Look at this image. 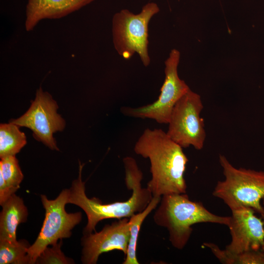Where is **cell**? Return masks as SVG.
<instances>
[{"label": "cell", "mask_w": 264, "mask_h": 264, "mask_svg": "<svg viewBox=\"0 0 264 264\" xmlns=\"http://www.w3.org/2000/svg\"><path fill=\"white\" fill-rule=\"evenodd\" d=\"M134 151L148 158L151 180L147 188L153 197L186 193L184 178L188 159L182 148L160 129H146L136 142Z\"/></svg>", "instance_id": "obj_1"}, {"label": "cell", "mask_w": 264, "mask_h": 264, "mask_svg": "<svg viewBox=\"0 0 264 264\" xmlns=\"http://www.w3.org/2000/svg\"><path fill=\"white\" fill-rule=\"evenodd\" d=\"M125 171L127 188L132 190L130 198L124 201L103 203L96 198H88L85 192V183L82 180L84 164L79 162V176L69 189L68 203L80 207L86 213L88 222L84 229L85 235L95 230L97 223L105 219L130 218L143 211L152 200L153 196L150 190L142 188L143 174L134 158L126 156L123 160Z\"/></svg>", "instance_id": "obj_2"}, {"label": "cell", "mask_w": 264, "mask_h": 264, "mask_svg": "<svg viewBox=\"0 0 264 264\" xmlns=\"http://www.w3.org/2000/svg\"><path fill=\"white\" fill-rule=\"evenodd\" d=\"M153 219L155 224L167 229L172 245L182 249L190 238L193 225L213 223L228 226L230 217L212 213L201 203L190 200L184 193L162 196Z\"/></svg>", "instance_id": "obj_3"}, {"label": "cell", "mask_w": 264, "mask_h": 264, "mask_svg": "<svg viewBox=\"0 0 264 264\" xmlns=\"http://www.w3.org/2000/svg\"><path fill=\"white\" fill-rule=\"evenodd\" d=\"M224 179L218 181L213 195L230 210L248 207L261 214L264 198V171L234 167L223 155L219 156Z\"/></svg>", "instance_id": "obj_4"}, {"label": "cell", "mask_w": 264, "mask_h": 264, "mask_svg": "<svg viewBox=\"0 0 264 264\" xmlns=\"http://www.w3.org/2000/svg\"><path fill=\"white\" fill-rule=\"evenodd\" d=\"M159 10L156 3L150 2L144 5L138 14H134L128 9H122L113 15L112 20L113 43L120 56L129 59L137 53L145 66L150 65L149 23Z\"/></svg>", "instance_id": "obj_5"}, {"label": "cell", "mask_w": 264, "mask_h": 264, "mask_svg": "<svg viewBox=\"0 0 264 264\" xmlns=\"http://www.w3.org/2000/svg\"><path fill=\"white\" fill-rule=\"evenodd\" d=\"M69 189L63 190L55 199H48L45 195L41 196L45 211L43 226L36 241L27 251L29 264H35L39 256L49 245L57 243L59 240L71 235V230L82 220L80 212L68 213L65 206L68 203Z\"/></svg>", "instance_id": "obj_6"}, {"label": "cell", "mask_w": 264, "mask_h": 264, "mask_svg": "<svg viewBox=\"0 0 264 264\" xmlns=\"http://www.w3.org/2000/svg\"><path fill=\"white\" fill-rule=\"evenodd\" d=\"M203 108L200 95L190 89L173 108L168 136L183 148L192 146L201 150L206 138L204 120L200 117Z\"/></svg>", "instance_id": "obj_7"}, {"label": "cell", "mask_w": 264, "mask_h": 264, "mask_svg": "<svg viewBox=\"0 0 264 264\" xmlns=\"http://www.w3.org/2000/svg\"><path fill=\"white\" fill-rule=\"evenodd\" d=\"M179 59V52L172 49L165 62V79L156 101L138 108L123 107L121 112L129 117L152 119L159 124H168L175 104L190 89L178 75Z\"/></svg>", "instance_id": "obj_8"}, {"label": "cell", "mask_w": 264, "mask_h": 264, "mask_svg": "<svg viewBox=\"0 0 264 264\" xmlns=\"http://www.w3.org/2000/svg\"><path fill=\"white\" fill-rule=\"evenodd\" d=\"M58 108L51 95L40 88L37 90L35 99L28 110L9 122L30 129L36 140L52 150H59L53 134L63 131L66 124L64 119L57 113Z\"/></svg>", "instance_id": "obj_9"}, {"label": "cell", "mask_w": 264, "mask_h": 264, "mask_svg": "<svg viewBox=\"0 0 264 264\" xmlns=\"http://www.w3.org/2000/svg\"><path fill=\"white\" fill-rule=\"evenodd\" d=\"M129 218L118 219L105 225L99 232L85 235L82 239V261L85 264H95L99 256L113 250L126 255L130 235Z\"/></svg>", "instance_id": "obj_10"}, {"label": "cell", "mask_w": 264, "mask_h": 264, "mask_svg": "<svg viewBox=\"0 0 264 264\" xmlns=\"http://www.w3.org/2000/svg\"><path fill=\"white\" fill-rule=\"evenodd\" d=\"M228 227L231 241L225 249L232 253H240L261 249L264 243V224L255 212L248 207L231 211Z\"/></svg>", "instance_id": "obj_11"}, {"label": "cell", "mask_w": 264, "mask_h": 264, "mask_svg": "<svg viewBox=\"0 0 264 264\" xmlns=\"http://www.w3.org/2000/svg\"><path fill=\"white\" fill-rule=\"evenodd\" d=\"M94 0H28L26 7L25 27L32 30L44 19L61 18Z\"/></svg>", "instance_id": "obj_12"}, {"label": "cell", "mask_w": 264, "mask_h": 264, "mask_svg": "<svg viewBox=\"0 0 264 264\" xmlns=\"http://www.w3.org/2000/svg\"><path fill=\"white\" fill-rule=\"evenodd\" d=\"M0 216V241L17 242L18 226L26 221L28 211L23 200L15 194L2 205Z\"/></svg>", "instance_id": "obj_13"}, {"label": "cell", "mask_w": 264, "mask_h": 264, "mask_svg": "<svg viewBox=\"0 0 264 264\" xmlns=\"http://www.w3.org/2000/svg\"><path fill=\"white\" fill-rule=\"evenodd\" d=\"M161 197H153L147 207L142 212L129 218L130 235L128 249L123 264H139L136 256L137 240L141 225L146 218L159 204Z\"/></svg>", "instance_id": "obj_14"}, {"label": "cell", "mask_w": 264, "mask_h": 264, "mask_svg": "<svg viewBox=\"0 0 264 264\" xmlns=\"http://www.w3.org/2000/svg\"><path fill=\"white\" fill-rule=\"evenodd\" d=\"M219 261L225 264H264V251L262 249L232 253L221 249L212 242H204Z\"/></svg>", "instance_id": "obj_15"}, {"label": "cell", "mask_w": 264, "mask_h": 264, "mask_svg": "<svg viewBox=\"0 0 264 264\" xmlns=\"http://www.w3.org/2000/svg\"><path fill=\"white\" fill-rule=\"evenodd\" d=\"M17 125L10 123L0 125V157L15 155L26 144L24 133Z\"/></svg>", "instance_id": "obj_16"}, {"label": "cell", "mask_w": 264, "mask_h": 264, "mask_svg": "<svg viewBox=\"0 0 264 264\" xmlns=\"http://www.w3.org/2000/svg\"><path fill=\"white\" fill-rule=\"evenodd\" d=\"M30 246L24 240L17 242L0 241V264H29L27 251Z\"/></svg>", "instance_id": "obj_17"}, {"label": "cell", "mask_w": 264, "mask_h": 264, "mask_svg": "<svg viewBox=\"0 0 264 264\" xmlns=\"http://www.w3.org/2000/svg\"><path fill=\"white\" fill-rule=\"evenodd\" d=\"M0 175L12 194H15L20 188L23 175L15 155H9L1 158Z\"/></svg>", "instance_id": "obj_18"}, {"label": "cell", "mask_w": 264, "mask_h": 264, "mask_svg": "<svg viewBox=\"0 0 264 264\" xmlns=\"http://www.w3.org/2000/svg\"><path fill=\"white\" fill-rule=\"evenodd\" d=\"M62 240L59 243L47 246L37 258L35 264H73L72 259L66 257L61 250Z\"/></svg>", "instance_id": "obj_19"}, {"label": "cell", "mask_w": 264, "mask_h": 264, "mask_svg": "<svg viewBox=\"0 0 264 264\" xmlns=\"http://www.w3.org/2000/svg\"><path fill=\"white\" fill-rule=\"evenodd\" d=\"M262 207H263V211H262V213L260 215L261 216V219L262 220L264 224V198L262 199Z\"/></svg>", "instance_id": "obj_20"}, {"label": "cell", "mask_w": 264, "mask_h": 264, "mask_svg": "<svg viewBox=\"0 0 264 264\" xmlns=\"http://www.w3.org/2000/svg\"><path fill=\"white\" fill-rule=\"evenodd\" d=\"M261 249L264 251V244L262 246V248H261Z\"/></svg>", "instance_id": "obj_21"}]
</instances>
